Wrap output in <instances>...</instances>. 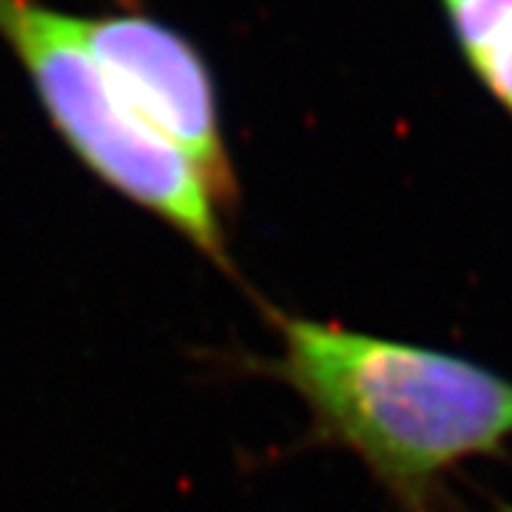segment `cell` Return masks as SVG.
<instances>
[{"label":"cell","instance_id":"cell-1","mask_svg":"<svg viewBox=\"0 0 512 512\" xmlns=\"http://www.w3.org/2000/svg\"><path fill=\"white\" fill-rule=\"evenodd\" d=\"M271 319L282 353L265 370L416 512L439 473L512 436V382L487 367L302 316Z\"/></svg>","mask_w":512,"mask_h":512},{"label":"cell","instance_id":"cell-2","mask_svg":"<svg viewBox=\"0 0 512 512\" xmlns=\"http://www.w3.org/2000/svg\"><path fill=\"white\" fill-rule=\"evenodd\" d=\"M0 37L29 74L49 123L100 183L163 220L234 274L222 211L200 171L128 109L74 37L66 12L0 0Z\"/></svg>","mask_w":512,"mask_h":512},{"label":"cell","instance_id":"cell-3","mask_svg":"<svg viewBox=\"0 0 512 512\" xmlns=\"http://www.w3.org/2000/svg\"><path fill=\"white\" fill-rule=\"evenodd\" d=\"M69 23L114 94L200 171L222 211L234 208L237 171L222 137L217 86L200 49L143 12L69 15Z\"/></svg>","mask_w":512,"mask_h":512},{"label":"cell","instance_id":"cell-4","mask_svg":"<svg viewBox=\"0 0 512 512\" xmlns=\"http://www.w3.org/2000/svg\"><path fill=\"white\" fill-rule=\"evenodd\" d=\"M447 9L470 66L512 114V0H450Z\"/></svg>","mask_w":512,"mask_h":512},{"label":"cell","instance_id":"cell-5","mask_svg":"<svg viewBox=\"0 0 512 512\" xmlns=\"http://www.w3.org/2000/svg\"><path fill=\"white\" fill-rule=\"evenodd\" d=\"M504 512H512V507H507V510H504Z\"/></svg>","mask_w":512,"mask_h":512},{"label":"cell","instance_id":"cell-6","mask_svg":"<svg viewBox=\"0 0 512 512\" xmlns=\"http://www.w3.org/2000/svg\"><path fill=\"white\" fill-rule=\"evenodd\" d=\"M444 3H450V0H444Z\"/></svg>","mask_w":512,"mask_h":512}]
</instances>
